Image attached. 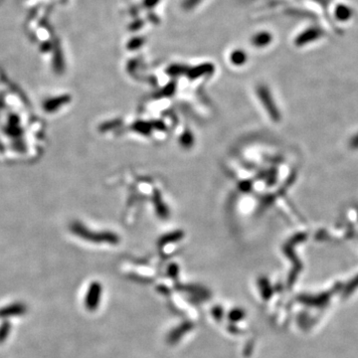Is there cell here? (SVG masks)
I'll list each match as a JSON object with an SVG mask.
<instances>
[{"mask_svg": "<svg viewBox=\"0 0 358 358\" xmlns=\"http://www.w3.org/2000/svg\"><path fill=\"white\" fill-rule=\"evenodd\" d=\"M353 14H354L353 9L344 3L337 4L333 11V15H334L333 17L339 22L349 21L350 19H352Z\"/></svg>", "mask_w": 358, "mask_h": 358, "instance_id": "7a4b0ae2", "label": "cell"}, {"mask_svg": "<svg viewBox=\"0 0 358 358\" xmlns=\"http://www.w3.org/2000/svg\"><path fill=\"white\" fill-rule=\"evenodd\" d=\"M323 36H324V31L322 28L317 26H311L305 29L297 36L295 40V44L298 46L306 45L321 39Z\"/></svg>", "mask_w": 358, "mask_h": 358, "instance_id": "6da1fadb", "label": "cell"}, {"mask_svg": "<svg viewBox=\"0 0 358 358\" xmlns=\"http://www.w3.org/2000/svg\"><path fill=\"white\" fill-rule=\"evenodd\" d=\"M244 316V312L241 309H234L229 313V317L232 320H240Z\"/></svg>", "mask_w": 358, "mask_h": 358, "instance_id": "3957f363", "label": "cell"}]
</instances>
